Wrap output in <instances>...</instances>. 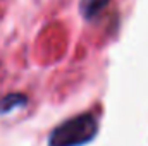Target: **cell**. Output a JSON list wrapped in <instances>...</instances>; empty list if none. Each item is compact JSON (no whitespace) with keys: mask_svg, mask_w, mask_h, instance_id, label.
Instances as JSON below:
<instances>
[{"mask_svg":"<svg viewBox=\"0 0 148 146\" xmlns=\"http://www.w3.org/2000/svg\"><path fill=\"white\" fill-rule=\"evenodd\" d=\"M97 134V117L83 113L55 127L48 138V146H81L91 141Z\"/></svg>","mask_w":148,"mask_h":146,"instance_id":"6da1fadb","label":"cell"},{"mask_svg":"<svg viewBox=\"0 0 148 146\" xmlns=\"http://www.w3.org/2000/svg\"><path fill=\"white\" fill-rule=\"evenodd\" d=\"M109 2L110 0H81L79 2V10H81L84 19H91V17L98 16L109 5Z\"/></svg>","mask_w":148,"mask_h":146,"instance_id":"7a4b0ae2","label":"cell"},{"mask_svg":"<svg viewBox=\"0 0 148 146\" xmlns=\"http://www.w3.org/2000/svg\"><path fill=\"white\" fill-rule=\"evenodd\" d=\"M24 103H26V98L23 95H10L0 102V112H10L12 108L24 105Z\"/></svg>","mask_w":148,"mask_h":146,"instance_id":"3957f363","label":"cell"}]
</instances>
